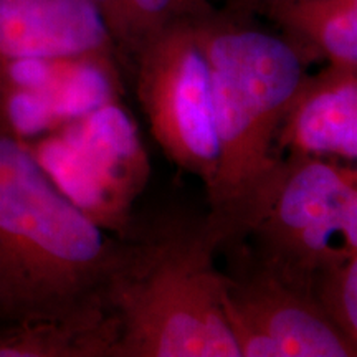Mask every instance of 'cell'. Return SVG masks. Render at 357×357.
Wrapping results in <instances>:
<instances>
[{
  "mask_svg": "<svg viewBox=\"0 0 357 357\" xmlns=\"http://www.w3.org/2000/svg\"><path fill=\"white\" fill-rule=\"evenodd\" d=\"M194 29L211 75L217 141L204 222L220 252L247 238L278 182L276 137L307 63L281 35L225 8Z\"/></svg>",
  "mask_w": 357,
  "mask_h": 357,
  "instance_id": "6da1fadb",
  "label": "cell"
},
{
  "mask_svg": "<svg viewBox=\"0 0 357 357\" xmlns=\"http://www.w3.org/2000/svg\"><path fill=\"white\" fill-rule=\"evenodd\" d=\"M114 260L116 238L0 118V326L108 307Z\"/></svg>",
  "mask_w": 357,
  "mask_h": 357,
  "instance_id": "7a4b0ae2",
  "label": "cell"
},
{
  "mask_svg": "<svg viewBox=\"0 0 357 357\" xmlns=\"http://www.w3.org/2000/svg\"><path fill=\"white\" fill-rule=\"evenodd\" d=\"M217 257L204 217L164 213L119 231L106 287L116 357H240Z\"/></svg>",
  "mask_w": 357,
  "mask_h": 357,
  "instance_id": "3957f363",
  "label": "cell"
},
{
  "mask_svg": "<svg viewBox=\"0 0 357 357\" xmlns=\"http://www.w3.org/2000/svg\"><path fill=\"white\" fill-rule=\"evenodd\" d=\"M245 242L266 265L310 287L319 268L357 253V167L283 158L278 182Z\"/></svg>",
  "mask_w": 357,
  "mask_h": 357,
  "instance_id": "277c9868",
  "label": "cell"
},
{
  "mask_svg": "<svg viewBox=\"0 0 357 357\" xmlns=\"http://www.w3.org/2000/svg\"><path fill=\"white\" fill-rule=\"evenodd\" d=\"M129 73L160 151L207 185L215 169L217 141L211 75L194 22L171 25L144 40Z\"/></svg>",
  "mask_w": 357,
  "mask_h": 357,
  "instance_id": "5b68a950",
  "label": "cell"
},
{
  "mask_svg": "<svg viewBox=\"0 0 357 357\" xmlns=\"http://www.w3.org/2000/svg\"><path fill=\"white\" fill-rule=\"evenodd\" d=\"M225 257L222 306L240 357H356L357 346L326 319L306 284L287 278L250 245Z\"/></svg>",
  "mask_w": 357,
  "mask_h": 357,
  "instance_id": "8992f818",
  "label": "cell"
},
{
  "mask_svg": "<svg viewBox=\"0 0 357 357\" xmlns=\"http://www.w3.org/2000/svg\"><path fill=\"white\" fill-rule=\"evenodd\" d=\"M82 58L119 63L91 0H0V75L13 66Z\"/></svg>",
  "mask_w": 357,
  "mask_h": 357,
  "instance_id": "52a82bcc",
  "label": "cell"
},
{
  "mask_svg": "<svg viewBox=\"0 0 357 357\" xmlns=\"http://www.w3.org/2000/svg\"><path fill=\"white\" fill-rule=\"evenodd\" d=\"M281 158H324L357 164V68L334 66L305 75L281 123Z\"/></svg>",
  "mask_w": 357,
  "mask_h": 357,
  "instance_id": "ba28073f",
  "label": "cell"
},
{
  "mask_svg": "<svg viewBox=\"0 0 357 357\" xmlns=\"http://www.w3.org/2000/svg\"><path fill=\"white\" fill-rule=\"evenodd\" d=\"M119 328L108 307L0 326V357H116Z\"/></svg>",
  "mask_w": 357,
  "mask_h": 357,
  "instance_id": "9c48e42d",
  "label": "cell"
},
{
  "mask_svg": "<svg viewBox=\"0 0 357 357\" xmlns=\"http://www.w3.org/2000/svg\"><path fill=\"white\" fill-rule=\"evenodd\" d=\"M270 20L306 63L357 68V0H296Z\"/></svg>",
  "mask_w": 357,
  "mask_h": 357,
  "instance_id": "30bf717a",
  "label": "cell"
},
{
  "mask_svg": "<svg viewBox=\"0 0 357 357\" xmlns=\"http://www.w3.org/2000/svg\"><path fill=\"white\" fill-rule=\"evenodd\" d=\"M310 289L326 319L357 346V253L319 268Z\"/></svg>",
  "mask_w": 357,
  "mask_h": 357,
  "instance_id": "8fae6325",
  "label": "cell"
},
{
  "mask_svg": "<svg viewBox=\"0 0 357 357\" xmlns=\"http://www.w3.org/2000/svg\"><path fill=\"white\" fill-rule=\"evenodd\" d=\"M129 70L139 45L167 26L195 22L217 10L211 0H126Z\"/></svg>",
  "mask_w": 357,
  "mask_h": 357,
  "instance_id": "7c38bea8",
  "label": "cell"
},
{
  "mask_svg": "<svg viewBox=\"0 0 357 357\" xmlns=\"http://www.w3.org/2000/svg\"><path fill=\"white\" fill-rule=\"evenodd\" d=\"M113 40L116 55L123 70L129 71V33L126 0H91Z\"/></svg>",
  "mask_w": 357,
  "mask_h": 357,
  "instance_id": "4fadbf2b",
  "label": "cell"
},
{
  "mask_svg": "<svg viewBox=\"0 0 357 357\" xmlns=\"http://www.w3.org/2000/svg\"><path fill=\"white\" fill-rule=\"evenodd\" d=\"M293 2L296 0H229L223 8L238 17H247V19H257L258 15L270 19L275 12Z\"/></svg>",
  "mask_w": 357,
  "mask_h": 357,
  "instance_id": "5bb4252c",
  "label": "cell"
}]
</instances>
